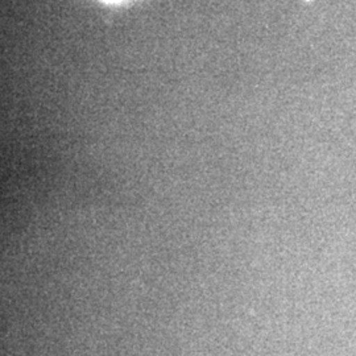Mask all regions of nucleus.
I'll return each instance as SVG.
<instances>
[{
  "label": "nucleus",
  "instance_id": "obj_1",
  "mask_svg": "<svg viewBox=\"0 0 356 356\" xmlns=\"http://www.w3.org/2000/svg\"><path fill=\"white\" fill-rule=\"evenodd\" d=\"M103 3H107V4H120V3H124L127 0H102Z\"/></svg>",
  "mask_w": 356,
  "mask_h": 356
}]
</instances>
